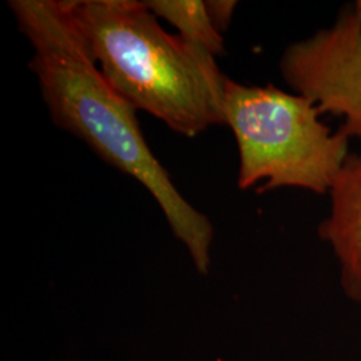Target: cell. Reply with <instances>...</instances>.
Listing matches in <instances>:
<instances>
[{"label":"cell","instance_id":"obj_6","mask_svg":"<svg viewBox=\"0 0 361 361\" xmlns=\"http://www.w3.org/2000/svg\"><path fill=\"white\" fill-rule=\"evenodd\" d=\"M157 18L177 28L180 38L195 43L219 56L225 51L224 38L213 27L207 4L201 0H150L145 1Z\"/></svg>","mask_w":361,"mask_h":361},{"label":"cell","instance_id":"obj_4","mask_svg":"<svg viewBox=\"0 0 361 361\" xmlns=\"http://www.w3.org/2000/svg\"><path fill=\"white\" fill-rule=\"evenodd\" d=\"M288 87L319 113L340 116V129L361 140V11L352 6L331 27L295 42L280 59Z\"/></svg>","mask_w":361,"mask_h":361},{"label":"cell","instance_id":"obj_8","mask_svg":"<svg viewBox=\"0 0 361 361\" xmlns=\"http://www.w3.org/2000/svg\"><path fill=\"white\" fill-rule=\"evenodd\" d=\"M355 6H356V7H357V8H359V10L361 11V0L356 1V3H355Z\"/></svg>","mask_w":361,"mask_h":361},{"label":"cell","instance_id":"obj_1","mask_svg":"<svg viewBox=\"0 0 361 361\" xmlns=\"http://www.w3.org/2000/svg\"><path fill=\"white\" fill-rule=\"evenodd\" d=\"M8 6L32 47L30 68L54 123L143 185L197 269L207 273L212 222L180 193L146 142L137 110L104 78L78 25L74 0H11Z\"/></svg>","mask_w":361,"mask_h":361},{"label":"cell","instance_id":"obj_7","mask_svg":"<svg viewBox=\"0 0 361 361\" xmlns=\"http://www.w3.org/2000/svg\"><path fill=\"white\" fill-rule=\"evenodd\" d=\"M207 15L210 18V22L213 27L222 35L231 23H232L233 15L237 7V1L234 0H207Z\"/></svg>","mask_w":361,"mask_h":361},{"label":"cell","instance_id":"obj_2","mask_svg":"<svg viewBox=\"0 0 361 361\" xmlns=\"http://www.w3.org/2000/svg\"><path fill=\"white\" fill-rule=\"evenodd\" d=\"M74 13L104 78L137 111L188 138L226 126L229 78L216 56L166 32L145 1L74 0Z\"/></svg>","mask_w":361,"mask_h":361},{"label":"cell","instance_id":"obj_3","mask_svg":"<svg viewBox=\"0 0 361 361\" xmlns=\"http://www.w3.org/2000/svg\"><path fill=\"white\" fill-rule=\"evenodd\" d=\"M225 119L238 149L241 190L281 188L328 194L349 152V138L322 121L308 99L274 85L228 79Z\"/></svg>","mask_w":361,"mask_h":361},{"label":"cell","instance_id":"obj_5","mask_svg":"<svg viewBox=\"0 0 361 361\" xmlns=\"http://www.w3.org/2000/svg\"><path fill=\"white\" fill-rule=\"evenodd\" d=\"M328 195L319 235L334 253L344 295L361 305V152L349 154Z\"/></svg>","mask_w":361,"mask_h":361}]
</instances>
